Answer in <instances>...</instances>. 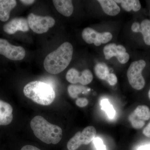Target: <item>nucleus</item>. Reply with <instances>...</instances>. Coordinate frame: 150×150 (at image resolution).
<instances>
[{"label": "nucleus", "mask_w": 150, "mask_h": 150, "mask_svg": "<svg viewBox=\"0 0 150 150\" xmlns=\"http://www.w3.org/2000/svg\"><path fill=\"white\" fill-rule=\"evenodd\" d=\"M73 54L72 44L67 42L63 43L46 56L43 63L44 69L48 72L53 74L62 72L69 64Z\"/></svg>", "instance_id": "nucleus-1"}, {"label": "nucleus", "mask_w": 150, "mask_h": 150, "mask_svg": "<svg viewBox=\"0 0 150 150\" xmlns=\"http://www.w3.org/2000/svg\"><path fill=\"white\" fill-rule=\"evenodd\" d=\"M30 125L35 137L46 144H56L62 139V129L57 125L51 124L41 116L34 117Z\"/></svg>", "instance_id": "nucleus-2"}, {"label": "nucleus", "mask_w": 150, "mask_h": 150, "mask_svg": "<svg viewBox=\"0 0 150 150\" xmlns=\"http://www.w3.org/2000/svg\"><path fill=\"white\" fill-rule=\"evenodd\" d=\"M23 93L34 102L43 105L51 104L56 97V93L51 86L38 81L27 84L23 88Z\"/></svg>", "instance_id": "nucleus-3"}, {"label": "nucleus", "mask_w": 150, "mask_h": 150, "mask_svg": "<svg viewBox=\"0 0 150 150\" xmlns=\"http://www.w3.org/2000/svg\"><path fill=\"white\" fill-rule=\"evenodd\" d=\"M147 64L144 59H140L131 63L127 72V76L130 85L137 90L144 88L146 81L142 72Z\"/></svg>", "instance_id": "nucleus-4"}, {"label": "nucleus", "mask_w": 150, "mask_h": 150, "mask_svg": "<svg viewBox=\"0 0 150 150\" xmlns=\"http://www.w3.org/2000/svg\"><path fill=\"white\" fill-rule=\"evenodd\" d=\"M96 135V130L94 127L88 126L82 132L79 131L70 139L67 144L69 150H76L82 145H88L93 142Z\"/></svg>", "instance_id": "nucleus-5"}, {"label": "nucleus", "mask_w": 150, "mask_h": 150, "mask_svg": "<svg viewBox=\"0 0 150 150\" xmlns=\"http://www.w3.org/2000/svg\"><path fill=\"white\" fill-rule=\"evenodd\" d=\"M27 21L30 29L38 34L47 32L55 24V20L51 16H40L33 13L28 15Z\"/></svg>", "instance_id": "nucleus-6"}, {"label": "nucleus", "mask_w": 150, "mask_h": 150, "mask_svg": "<svg viewBox=\"0 0 150 150\" xmlns=\"http://www.w3.org/2000/svg\"><path fill=\"white\" fill-rule=\"evenodd\" d=\"M0 54L13 61H20L24 59L25 51L21 46H14L4 39L0 38Z\"/></svg>", "instance_id": "nucleus-7"}, {"label": "nucleus", "mask_w": 150, "mask_h": 150, "mask_svg": "<svg viewBox=\"0 0 150 150\" xmlns=\"http://www.w3.org/2000/svg\"><path fill=\"white\" fill-rule=\"evenodd\" d=\"M83 39L88 44L94 43L96 46L105 44L112 39V35L110 32L100 33L91 28H85L82 33Z\"/></svg>", "instance_id": "nucleus-8"}, {"label": "nucleus", "mask_w": 150, "mask_h": 150, "mask_svg": "<svg viewBox=\"0 0 150 150\" xmlns=\"http://www.w3.org/2000/svg\"><path fill=\"white\" fill-rule=\"evenodd\" d=\"M150 118L149 108L146 105H140L129 115V120L133 128L139 129L144 126L145 121Z\"/></svg>", "instance_id": "nucleus-9"}, {"label": "nucleus", "mask_w": 150, "mask_h": 150, "mask_svg": "<svg viewBox=\"0 0 150 150\" xmlns=\"http://www.w3.org/2000/svg\"><path fill=\"white\" fill-rule=\"evenodd\" d=\"M66 79L71 83H79L83 85H86L91 82L93 76L91 71L88 69L84 70L81 73L76 69L72 68L67 72Z\"/></svg>", "instance_id": "nucleus-10"}, {"label": "nucleus", "mask_w": 150, "mask_h": 150, "mask_svg": "<svg viewBox=\"0 0 150 150\" xmlns=\"http://www.w3.org/2000/svg\"><path fill=\"white\" fill-rule=\"evenodd\" d=\"M3 29L7 34H13L18 31L27 32L29 30V26L26 18H16L5 24Z\"/></svg>", "instance_id": "nucleus-11"}, {"label": "nucleus", "mask_w": 150, "mask_h": 150, "mask_svg": "<svg viewBox=\"0 0 150 150\" xmlns=\"http://www.w3.org/2000/svg\"><path fill=\"white\" fill-rule=\"evenodd\" d=\"M131 29L135 33H140L145 45L150 46V20L144 18L141 22H136L132 24Z\"/></svg>", "instance_id": "nucleus-12"}, {"label": "nucleus", "mask_w": 150, "mask_h": 150, "mask_svg": "<svg viewBox=\"0 0 150 150\" xmlns=\"http://www.w3.org/2000/svg\"><path fill=\"white\" fill-rule=\"evenodd\" d=\"M13 108L7 103L0 100V126H6L13 118Z\"/></svg>", "instance_id": "nucleus-13"}, {"label": "nucleus", "mask_w": 150, "mask_h": 150, "mask_svg": "<svg viewBox=\"0 0 150 150\" xmlns=\"http://www.w3.org/2000/svg\"><path fill=\"white\" fill-rule=\"evenodd\" d=\"M103 51L106 60H109L114 56L117 57L118 60L126 53V49L122 45L117 46L114 43H111L105 46Z\"/></svg>", "instance_id": "nucleus-14"}, {"label": "nucleus", "mask_w": 150, "mask_h": 150, "mask_svg": "<svg viewBox=\"0 0 150 150\" xmlns=\"http://www.w3.org/2000/svg\"><path fill=\"white\" fill-rule=\"evenodd\" d=\"M15 0H0V20L7 21L10 17L12 10L16 5Z\"/></svg>", "instance_id": "nucleus-15"}, {"label": "nucleus", "mask_w": 150, "mask_h": 150, "mask_svg": "<svg viewBox=\"0 0 150 150\" xmlns=\"http://www.w3.org/2000/svg\"><path fill=\"white\" fill-rule=\"evenodd\" d=\"M53 2L56 9L63 15L69 17L73 13L74 6L72 1L54 0Z\"/></svg>", "instance_id": "nucleus-16"}, {"label": "nucleus", "mask_w": 150, "mask_h": 150, "mask_svg": "<svg viewBox=\"0 0 150 150\" xmlns=\"http://www.w3.org/2000/svg\"><path fill=\"white\" fill-rule=\"evenodd\" d=\"M97 1L101 6L105 13L108 15L115 16L120 13V7L114 1L98 0Z\"/></svg>", "instance_id": "nucleus-17"}, {"label": "nucleus", "mask_w": 150, "mask_h": 150, "mask_svg": "<svg viewBox=\"0 0 150 150\" xmlns=\"http://www.w3.org/2000/svg\"><path fill=\"white\" fill-rule=\"evenodd\" d=\"M116 3H121V7L123 9L130 12L133 10L134 12L139 11L142 8L141 3L139 0H123L114 1Z\"/></svg>", "instance_id": "nucleus-18"}, {"label": "nucleus", "mask_w": 150, "mask_h": 150, "mask_svg": "<svg viewBox=\"0 0 150 150\" xmlns=\"http://www.w3.org/2000/svg\"><path fill=\"white\" fill-rule=\"evenodd\" d=\"M95 73L98 79L106 80L109 73V69L104 63H99L96 65L94 68Z\"/></svg>", "instance_id": "nucleus-19"}, {"label": "nucleus", "mask_w": 150, "mask_h": 150, "mask_svg": "<svg viewBox=\"0 0 150 150\" xmlns=\"http://www.w3.org/2000/svg\"><path fill=\"white\" fill-rule=\"evenodd\" d=\"M88 90L87 88L84 86L79 85H70L68 87L69 95L73 98H77L79 94L85 93Z\"/></svg>", "instance_id": "nucleus-20"}, {"label": "nucleus", "mask_w": 150, "mask_h": 150, "mask_svg": "<svg viewBox=\"0 0 150 150\" xmlns=\"http://www.w3.org/2000/svg\"><path fill=\"white\" fill-rule=\"evenodd\" d=\"M101 109L106 112L108 118L112 119L115 115V111L112 105L110 104L108 99L104 98L101 100L100 103Z\"/></svg>", "instance_id": "nucleus-21"}, {"label": "nucleus", "mask_w": 150, "mask_h": 150, "mask_svg": "<svg viewBox=\"0 0 150 150\" xmlns=\"http://www.w3.org/2000/svg\"><path fill=\"white\" fill-rule=\"evenodd\" d=\"M96 150H106V146L103 144L102 140L100 138H95L93 141Z\"/></svg>", "instance_id": "nucleus-22"}, {"label": "nucleus", "mask_w": 150, "mask_h": 150, "mask_svg": "<svg viewBox=\"0 0 150 150\" xmlns=\"http://www.w3.org/2000/svg\"><path fill=\"white\" fill-rule=\"evenodd\" d=\"M106 81H107L110 85L114 86L117 83L118 79L115 74L112 73H110L108 76Z\"/></svg>", "instance_id": "nucleus-23"}, {"label": "nucleus", "mask_w": 150, "mask_h": 150, "mask_svg": "<svg viewBox=\"0 0 150 150\" xmlns=\"http://www.w3.org/2000/svg\"><path fill=\"white\" fill-rule=\"evenodd\" d=\"M88 101L86 98H80L76 100V104L79 107L82 108L87 106L88 104Z\"/></svg>", "instance_id": "nucleus-24"}, {"label": "nucleus", "mask_w": 150, "mask_h": 150, "mask_svg": "<svg viewBox=\"0 0 150 150\" xmlns=\"http://www.w3.org/2000/svg\"><path fill=\"white\" fill-rule=\"evenodd\" d=\"M143 134L146 137L150 138V122L143 130Z\"/></svg>", "instance_id": "nucleus-25"}, {"label": "nucleus", "mask_w": 150, "mask_h": 150, "mask_svg": "<svg viewBox=\"0 0 150 150\" xmlns=\"http://www.w3.org/2000/svg\"><path fill=\"white\" fill-rule=\"evenodd\" d=\"M21 150H41L40 149L32 146V145H26L22 148Z\"/></svg>", "instance_id": "nucleus-26"}, {"label": "nucleus", "mask_w": 150, "mask_h": 150, "mask_svg": "<svg viewBox=\"0 0 150 150\" xmlns=\"http://www.w3.org/2000/svg\"><path fill=\"white\" fill-rule=\"evenodd\" d=\"M20 1L25 5H32V4L35 2V1H33V0H21Z\"/></svg>", "instance_id": "nucleus-27"}, {"label": "nucleus", "mask_w": 150, "mask_h": 150, "mask_svg": "<svg viewBox=\"0 0 150 150\" xmlns=\"http://www.w3.org/2000/svg\"><path fill=\"white\" fill-rule=\"evenodd\" d=\"M137 150H150V145H145L138 148Z\"/></svg>", "instance_id": "nucleus-28"}, {"label": "nucleus", "mask_w": 150, "mask_h": 150, "mask_svg": "<svg viewBox=\"0 0 150 150\" xmlns=\"http://www.w3.org/2000/svg\"><path fill=\"white\" fill-rule=\"evenodd\" d=\"M148 96H149V98L150 100V88L149 92H148Z\"/></svg>", "instance_id": "nucleus-29"}, {"label": "nucleus", "mask_w": 150, "mask_h": 150, "mask_svg": "<svg viewBox=\"0 0 150 150\" xmlns=\"http://www.w3.org/2000/svg\"></svg>", "instance_id": "nucleus-30"}]
</instances>
